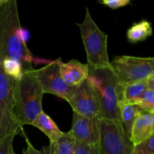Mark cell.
<instances>
[{
    "label": "cell",
    "mask_w": 154,
    "mask_h": 154,
    "mask_svg": "<svg viewBox=\"0 0 154 154\" xmlns=\"http://www.w3.org/2000/svg\"><path fill=\"white\" fill-rule=\"evenodd\" d=\"M111 64L120 86L148 80L154 74V57L117 56Z\"/></svg>",
    "instance_id": "obj_6"
},
{
    "label": "cell",
    "mask_w": 154,
    "mask_h": 154,
    "mask_svg": "<svg viewBox=\"0 0 154 154\" xmlns=\"http://www.w3.org/2000/svg\"><path fill=\"white\" fill-rule=\"evenodd\" d=\"M75 154H102L99 144H85L77 142L75 144Z\"/></svg>",
    "instance_id": "obj_21"
},
{
    "label": "cell",
    "mask_w": 154,
    "mask_h": 154,
    "mask_svg": "<svg viewBox=\"0 0 154 154\" xmlns=\"http://www.w3.org/2000/svg\"><path fill=\"white\" fill-rule=\"evenodd\" d=\"M76 140L70 132H64L56 142L50 143L56 154H75Z\"/></svg>",
    "instance_id": "obj_17"
},
{
    "label": "cell",
    "mask_w": 154,
    "mask_h": 154,
    "mask_svg": "<svg viewBox=\"0 0 154 154\" xmlns=\"http://www.w3.org/2000/svg\"><path fill=\"white\" fill-rule=\"evenodd\" d=\"M33 74L45 94L54 95L69 102L75 87H70L63 81L60 73L58 60L49 62L40 69H34Z\"/></svg>",
    "instance_id": "obj_8"
},
{
    "label": "cell",
    "mask_w": 154,
    "mask_h": 154,
    "mask_svg": "<svg viewBox=\"0 0 154 154\" xmlns=\"http://www.w3.org/2000/svg\"><path fill=\"white\" fill-rule=\"evenodd\" d=\"M154 133V114L142 111L132 126L129 138L134 146L143 142Z\"/></svg>",
    "instance_id": "obj_12"
},
{
    "label": "cell",
    "mask_w": 154,
    "mask_h": 154,
    "mask_svg": "<svg viewBox=\"0 0 154 154\" xmlns=\"http://www.w3.org/2000/svg\"><path fill=\"white\" fill-rule=\"evenodd\" d=\"M25 140L26 143V148L24 150L23 154H45L43 153V151H40V150L35 148L26 136L25 137Z\"/></svg>",
    "instance_id": "obj_24"
},
{
    "label": "cell",
    "mask_w": 154,
    "mask_h": 154,
    "mask_svg": "<svg viewBox=\"0 0 154 154\" xmlns=\"http://www.w3.org/2000/svg\"><path fill=\"white\" fill-rule=\"evenodd\" d=\"M16 0H0V64L13 60L23 65L24 72L32 70L35 59L26 43Z\"/></svg>",
    "instance_id": "obj_1"
},
{
    "label": "cell",
    "mask_w": 154,
    "mask_h": 154,
    "mask_svg": "<svg viewBox=\"0 0 154 154\" xmlns=\"http://www.w3.org/2000/svg\"><path fill=\"white\" fill-rule=\"evenodd\" d=\"M43 153L45 154H56L54 149L52 148V147L51 145H49L47 147H45L43 150Z\"/></svg>",
    "instance_id": "obj_26"
},
{
    "label": "cell",
    "mask_w": 154,
    "mask_h": 154,
    "mask_svg": "<svg viewBox=\"0 0 154 154\" xmlns=\"http://www.w3.org/2000/svg\"><path fill=\"white\" fill-rule=\"evenodd\" d=\"M33 69L24 72L15 82V116L22 128L26 125L32 126L43 111L42 99L45 93L33 74Z\"/></svg>",
    "instance_id": "obj_3"
},
{
    "label": "cell",
    "mask_w": 154,
    "mask_h": 154,
    "mask_svg": "<svg viewBox=\"0 0 154 154\" xmlns=\"http://www.w3.org/2000/svg\"><path fill=\"white\" fill-rule=\"evenodd\" d=\"M15 82L0 67V140L17 135L26 136L15 116Z\"/></svg>",
    "instance_id": "obj_5"
},
{
    "label": "cell",
    "mask_w": 154,
    "mask_h": 154,
    "mask_svg": "<svg viewBox=\"0 0 154 154\" xmlns=\"http://www.w3.org/2000/svg\"><path fill=\"white\" fill-rule=\"evenodd\" d=\"M120 119L124 130L129 137H130L132 126L137 117L143 111L137 105H119Z\"/></svg>",
    "instance_id": "obj_15"
},
{
    "label": "cell",
    "mask_w": 154,
    "mask_h": 154,
    "mask_svg": "<svg viewBox=\"0 0 154 154\" xmlns=\"http://www.w3.org/2000/svg\"><path fill=\"white\" fill-rule=\"evenodd\" d=\"M147 83H148V88H150L154 90V74L148 78Z\"/></svg>",
    "instance_id": "obj_25"
},
{
    "label": "cell",
    "mask_w": 154,
    "mask_h": 154,
    "mask_svg": "<svg viewBox=\"0 0 154 154\" xmlns=\"http://www.w3.org/2000/svg\"><path fill=\"white\" fill-rule=\"evenodd\" d=\"M69 104L73 112L88 117L101 119V109L99 100L90 83L87 81L75 87Z\"/></svg>",
    "instance_id": "obj_9"
},
{
    "label": "cell",
    "mask_w": 154,
    "mask_h": 154,
    "mask_svg": "<svg viewBox=\"0 0 154 154\" xmlns=\"http://www.w3.org/2000/svg\"><path fill=\"white\" fill-rule=\"evenodd\" d=\"M153 34L151 23L147 20L135 23L126 32L127 39L131 43H138L146 40Z\"/></svg>",
    "instance_id": "obj_16"
},
{
    "label": "cell",
    "mask_w": 154,
    "mask_h": 154,
    "mask_svg": "<svg viewBox=\"0 0 154 154\" xmlns=\"http://www.w3.org/2000/svg\"><path fill=\"white\" fill-rule=\"evenodd\" d=\"M3 72L8 78L18 81L22 77L24 72L23 65L20 62L13 60H5L0 64Z\"/></svg>",
    "instance_id": "obj_18"
},
{
    "label": "cell",
    "mask_w": 154,
    "mask_h": 154,
    "mask_svg": "<svg viewBox=\"0 0 154 154\" xmlns=\"http://www.w3.org/2000/svg\"><path fill=\"white\" fill-rule=\"evenodd\" d=\"M76 24L80 29L89 66L94 69L112 68L108 57V35L93 20L88 8H86L83 22Z\"/></svg>",
    "instance_id": "obj_4"
},
{
    "label": "cell",
    "mask_w": 154,
    "mask_h": 154,
    "mask_svg": "<svg viewBox=\"0 0 154 154\" xmlns=\"http://www.w3.org/2000/svg\"><path fill=\"white\" fill-rule=\"evenodd\" d=\"M138 106L144 111L149 113H153L154 111V90L148 88L141 96Z\"/></svg>",
    "instance_id": "obj_19"
},
{
    "label": "cell",
    "mask_w": 154,
    "mask_h": 154,
    "mask_svg": "<svg viewBox=\"0 0 154 154\" xmlns=\"http://www.w3.org/2000/svg\"><path fill=\"white\" fill-rule=\"evenodd\" d=\"M134 154H154V133L143 142L134 146Z\"/></svg>",
    "instance_id": "obj_20"
},
{
    "label": "cell",
    "mask_w": 154,
    "mask_h": 154,
    "mask_svg": "<svg viewBox=\"0 0 154 154\" xmlns=\"http://www.w3.org/2000/svg\"><path fill=\"white\" fill-rule=\"evenodd\" d=\"M100 3L111 9H117L128 5L131 2L130 0H102Z\"/></svg>",
    "instance_id": "obj_23"
},
{
    "label": "cell",
    "mask_w": 154,
    "mask_h": 154,
    "mask_svg": "<svg viewBox=\"0 0 154 154\" xmlns=\"http://www.w3.org/2000/svg\"><path fill=\"white\" fill-rule=\"evenodd\" d=\"M77 142L85 144L99 143V119L88 118L73 112L72 124L69 131Z\"/></svg>",
    "instance_id": "obj_10"
},
{
    "label": "cell",
    "mask_w": 154,
    "mask_h": 154,
    "mask_svg": "<svg viewBox=\"0 0 154 154\" xmlns=\"http://www.w3.org/2000/svg\"><path fill=\"white\" fill-rule=\"evenodd\" d=\"M102 154H134V145L120 122L99 120Z\"/></svg>",
    "instance_id": "obj_7"
},
{
    "label": "cell",
    "mask_w": 154,
    "mask_h": 154,
    "mask_svg": "<svg viewBox=\"0 0 154 154\" xmlns=\"http://www.w3.org/2000/svg\"><path fill=\"white\" fill-rule=\"evenodd\" d=\"M87 81L99 100L100 120L122 123L119 109L120 86L112 68L94 69L89 66Z\"/></svg>",
    "instance_id": "obj_2"
},
{
    "label": "cell",
    "mask_w": 154,
    "mask_h": 154,
    "mask_svg": "<svg viewBox=\"0 0 154 154\" xmlns=\"http://www.w3.org/2000/svg\"><path fill=\"white\" fill-rule=\"evenodd\" d=\"M58 66L62 78L70 87H77L88 78V64H84L77 60H71L67 63H63L59 59Z\"/></svg>",
    "instance_id": "obj_11"
},
{
    "label": "cell",
    "mask_w": 154,
    "mask_h": 154,
    "mask_svg": "<svg viewBox=\"0 0 154 154\" xmlns=\"http://www.w3.org/2000/svg\"><path fill=\"white\" fill-rule=\"evenodd\" d=\"M147 89V80L120 86L119 105H138L142 95Z\"/></svg>",
    "instance_id": "obj_13"
},
{
    "label": "cell",
    "mask_w": 154,
    "mask_h": 154,
    "mask_svg": "<svg viewBox=\"0 0 154 154\" xmlns=\"http://www.w3.org/2000/svg\"><path fill=\"white\" fill-rule=\"evenodd\" d=\"M15 154H16V153H15Z\"/></svg>",
    "instance_id": "obj_28"
},
{
    "label": "cell",
    "mask_w": 154,
    "mask_h": 154,
    "mask_svg": "<svg viewBox=\"0 0 154 154\" xmlns=\"http://www.w3.org/2000/svg\"><path fill=\"white\" fill-rule=\"evenodd\" d=\"M32 126L42 131L49 138L50 143L56 142L64 133L60 130L53 119L44 111L38 115Z\"/></svg>",
    "instance_id": "obj_14"
},
{
    "label": "cell",
    "mask_w": 154,
    "mask_h": 154,
    "mask_svg": "<svg viewBox=\"0 0 154 154\" xmlns=\"http://www.w3.org/2000/svg\"><path fill=\"white\" fill-rule=\"evenodd\" d=\"M14 136L0 140V154H15L13 148V141Z\"/></svg>",
    "instance_id": "obj_22"
},
{
    "label": "cell",
    "mask_w": 154,
    "mask_h": 154,
    "mask_svg": "<svg viewBox=\"0 0 154 154\" xmlns=\"http://www.w3.org/2000/svg\"><path fill=\"white\" fill-rule=\"evenodd\" d=\"M153 114H154V111H153Z\"/></svg>",
    "instance_id": "obj_27"
}]
</instances>
